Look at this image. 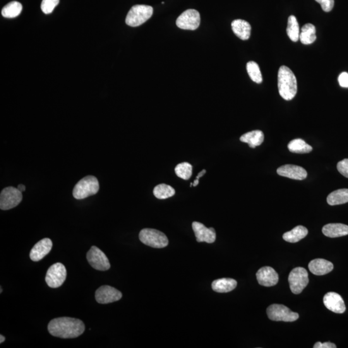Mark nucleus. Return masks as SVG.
Returning a JSON list of instances; mask_svg holds the SVG:
<instances>
[{"label": "nucleus", "instance_id": "f257e3e1", "mask_svg": "<svg viewBox=\"0 0 348 348\" xmlns=\"http://www.w3.org/2000/svg\"><path fill=\"white\" fill-rule=\"evenodd\" d=\"M85 326L80 319L60 318L52 319L48 325V331L54 337L74 338L83 334Z\"/></svg>", "mask_w": 348, "mask_h": 348}, {"label": "nucleus", "instance_id": "f03ea898", "mask_svg": "<svg viewBox=\"0 0 348 348\" xmlns=\"http://www.w3.org/2000/svg\"><path fill=\"white\" fill-rule=\"evenodd\" d=\"M278 88L283 99L290 101L297 92V81L295 74L287 66H281L278 72Z\"/></svg>", "mask_w": 348, "mask_h": 348}, {"label": "nucleus", "instance_id": "7ed1b4c3", "mask_svg": "<svg viewBox=\"0 0 348 348\" xmlns=\"http://www.w3.org/2000/svg\"><path fill=\"white\" fill-rule=\"evenodd\" d=\"M99 189L100 184L97 177L86 176L81 179L74 186L73 196L76 199H83L95 195Z\"/></svg>", "mask_w": 348, "mask_h": 348}, {"label": "nucleus", "instance_id": "20e7f679", "mask_svg": "<svg viewBox=\"0 0 348 348\" xmlns=\"http://www.w3.org/2000/svg\"><path fill=\"white\" fill-rule=\"evenodd\" d=\"M152 7L145 5H137L129 11L126 18V23L131 27H138L149 20L153 14Z\"/></svg>", "mask_w": 348, "mask_h": 348}, {"label": "nucleus", "instance_id": "39448f33", "mask_svg": "<svg viewBox=\"0 0 348 348\" xmlns=\"http://www.w3.org/2000/svg\"><path fill=\"white\" fill-rule=\"evenodd\" d=\"M139 237L143 244L154 248H165L169 244L166 235L155 229H143L139 233Z\"/></svg>", "mask_w": 348, "mask_h": 348}, {"label": "nucleus", "instance_id": "423d86ee", "mask_svg": "<svg viewBox=\"0 0 348 348\" xmlns=\"http://www.w3.org/2000/svg\"><path fill=\"white\" fill-rule=\"evenodd\" d=\"M289 282L293 294H301L309 283L308 272L304 268H294L290 273Z\"/></svg>", "mask_w": 348, "mask_h": 348}, {"label": "nucleus", "instance_id": "0eeeda50", "mask_svg": "<svg viewBox=\"0 0 348 348\" xmlns=\"http://www.w3.org/2000/svg\"><path fill=\"white\" fill-rule=\"evenodd\" d=\"M22 193L13 186L7 187L0 194V208L8 210L16 207L22 201Z\"/></svg>", "mask_w": 348, "mask_h": 348}, {"label": "nucleus", "instance_id": "6e6552de", "mask_svg": "<svg viewBox=\"0 0 348 348\" xmlns=\"http://www.w3.org/2000/svg\"><path fill=\"white\" fill-rule=\"evenodd\" d=\"M266 312L268 318L273 321L294 322L299 318L298 313L282 304H272L268 307Z\"/></svg>", "mask_w": 348, "mask_h": 348}, {"label": "nucleus", "instance_id": "1a4fd4ad", "mask_svg": "<svg viewBox=\"0 0 348 348\" xmlns=\"http://www.w3.org/2000/svg\"><path fill=\"white\" fill-rule=\"evenodd\" d=\"M67 270L63 264L57 263L52 265L48 270L45 281L50 288L57 289L66 281Z\"/></svg>", "mask_w": 348, "mask_h": 348}, {"label": "nucleus", "instance_id": "9d476101", "mask_svg": "<svg viewBox=\"0 0 348 348\" xmlns=\"http://www.w3.org/2000/svg\"><path fill=\"white\" fill-rule=\"evenodd\" d=\"M200 14L195 9H188L180 15L176 20L177 27L183 30H196L200 25Z\"/></svg>", "mask_w": 348, "mask_h": 348}, {"label": "nucleus", "instance_id": "9b49d317", "mask_svg": "<svg viewBox=\"0 0 348 348\" xmlns=\"http://www.w3.org/2000/svg\"><path fill=\"white\" fill-rule=\"evenodd\" d=\"M86 259L90 265L95 270L106 271L110 268L107 257L97 246H92L86 254Z\"/></svg>", "mask_w": 348, "mask_h": 348}, {"label": "nucleus", "instance_id": "f8f14e48", "mask_svg": "<svg viewBox=\"0 0 348 348\" xmlns=\"http://www.w3.org/2000/svg\"><path fill=\"white\" fill-rule=\"evenodd\" d=\"M121 292L110 286H102L97 290L96 300L98 303L105 304L119 301L122 298Z\"/></svg>", "mask_w": 348, "mask_h": 348}, {"label": "nucleus", "instance_id": "ddd939ff", "mask_svg": "<svg viewBox=\"0 0 348 348\" xmlns=\"http://www.w3.org/2000/svg\"><path fill=\"white\" fill-rule=\"evenodd\" d=\"M256 277L259 284L263 287H273L277 284L278 281V273L270 266H265L259 269L256 273Z\"/></svg>", "mask_w": 348, "mask_h": 348}, {"label": "nucleus", "instance_id": "4468645a", "mask_svg": "<svg viewBox=\"0 0 348 348\" xmlns=\"http://www.w3.org/2000/svg\"><path fill=\"white\" fill-rule=\"evenodd\" d=\"M323 302L329 310L334 312L335 313H343L345 311L344 300L337 293H327L324 297Z\"/></svg>", "mask_w": 348, "mask_h": 348}, {"label": "nucleus", "instance_id": "2eb2a0df", "mask_svg": "<svg viewBox=\"0 0 348 348\" xmlns=\"http://www.w3.org/2000/svg\"><path fill=\"white\" fill-rule=\"evenodd\" d=\"M193 229L196 235L197 241L205 242L207 243H213L216 240V234L214 229H208L202 223L194 222Z\"/></svg>", "mask_w": 348, "mask_h": 348}, {"label": "nucleus", "instance_id": "dca6fc26", "mask_svg": "<svg viewBox=\"0 0 348 348\" xmlns=\"http://www.w3.org/2000/svg\"><path fill=\"white\" fill-rule=\"evenodd\" d=\"M277 172L280 176L295 180H304L307 177V172L304 168L294 165H285L278 168Z\"/></svg>", "mask_w": 348, "mask_h": 348}, {"label": "nucleus", "instance_id": "f3484780", "mask_svg": "<svg viewBox=\"0 0 348 348\" xmlns=\"http://www.w3.org/2000/svg\"><path fill=\"white\" fill-rule=\"evenodd\" d=\"M52 248V242L49 238H45L38 242L34 246L30 252V258L31 260L38 262L44 258L47 254H49Z\"/></svg>", "mask_w": 348, "mask_h": 348}, {"label": "nucleus", "instance_id": "a211bd4d", "mask_svg": "<svg viewBox=\"0 0 348 348\" xmlns=\"http://www.w3.org/2000/svg\"><path fill=\"white\" fill-rule=\"evenodd\" d=\"M309 271L316 275H324L332 272L333 265L332 263L323 259H316L309 263Z\"/></svg>", "mask_w": 348, "mask_h": 348}, {"label": "nucleus", "instance_id": "6ab92c4d", "mask_svg": "<svg viewBox=\"0 0 348 348\" xmlns=\"http://www.w3.org/2000/svg\"><path fill=\"white\" fill-rule=\"evenodd\" d=\"M323 233L331 238L345 236L348 235V226L341 223H331L324 226Z\"/></svg>", "mask_w": 348, "mask_h": 348}, {"label": "nucleus", "instance_id": "aec40b11", "mask_svg": "<svg viewBox=\"0 0 348 348\" xmlns=\"http://www.w3.org/2000/svg\"><path fill=\"white\" fill-rule=\"evenodd\" d=\"M232 28L235 35L242 40H248L250 37L251 25L245 20L238 19L233 21Z\"/></svg>", "mask_w": 348, "mask_h": 348}, {"label": "nucleus", "instance_id": "412c9836", "mask_svg": "<svg viewBox=\"0 0 348 348\" xmlns=\"http://www.w3.org/2000/svg\"><path fill=\"white\" fill-rule=\"evenodd\" d=\"M236 280L230 278H222L215 280L212 282V288L213 291L218 293H228L232 292L237 287Z\"/></svg>", "mask_w": 348, "mask_h": 348}, {"label": "nucleus", "instance_id": "4be33fe9", "mask_svg": "<svg viewBox=\"0 0 348 348\" xmlns=\"http://www.w3.org/2000/svg\"><path fill=\"white\" fill-rule=\"evenodd\" d=\"M264 139L265 136L262 131H253L243 134L240 138V141L248 143L249 147L255 148L263 143Z\"/></svg>", "mask_w": 348, "mask_h": 348}, {"label": "nucleus", "instance_id": "5701e85b", "mask_svg": "<svg viewBox=\"0 0 348 348\" xmlns=\"http://www.w3.org/2000/svg\"><path fill=\"white\" fill-rule=\"evenodd\" d=\"M308 234V229L303 226L300 225L295 227L291 231L286 232L282 237L286 241L295 243L304 239Z\"/></svg>", "mask_w": 348, "mask_h": 348}, {"label": "nucleus", "instance_id": "b1692460", "mask_svg": "<svg viewBox=\"0 0 348 348\" xmlns=\"http://www.w3.org/2000/svg\"><path fill=\"white\" fill-rule=\"evenodd\" d=\"M317 39L315 27L311 23H306L301 28L299 40L302 44L310 45Z\"/></svg>", "mask_w": 348, "mask_h": 348}, {"label": "nucleus", "instance_id": "393cba45", "mask_svg": "<svg viewBox=\"0 0 348 348\" xmlns=\"http://www.w3.org/2000/svg\"><path fill=\"white\" fill-rule=\"evenodd\" d=\"M327 203L331 206L342 205L348 203V189H338L329 194Z\"/></svg>", "mask_w": 348, "mask_h": 348}, {"label": "nucleus", "instance_id": "a878e982", "mask_svg": "<svg viewBox=\"0 0 348 348\" xmlns=\"http://www.w3.org/2000/svg\"><path fill=\"white\" fill-rule=\"evenodd\" d=\"M288 148L290 152L297 153L311 152L313 148L301 139H295L289 143Z\"/></svg>", "mask_w": 348, "mask_h": 348}, {"label": "nucleus", "instance_id": "bb28decb", "mask_svg": "<svg viewBox=\"0 0 348 348\" xmlns=\"http://www.w3.org/2000/svg\"><path fill=\"white\" fill-rule=\"evenodd\" d=\"M288 37L292 42H297L300 37V28L296 17L290 16L288 20L287 28Z\"/></svg>", "mask_w": 348, "mask_h": 348}, {"label": "nucleus", "instance_id": "cd10ccee", "mask_svg": "<svg viewBox=\"0 0 348 348\" xmlns=\"http://www.w3.org/2000/svg\"><path fill=\"white\" fill-rule=\"evenodd\" d=\"M22 5L18 2H12L2 9V16L7 18H14L20 15L22 11Z\"/></svg>", "mask_w": 348, "mask_h": 348}, {"label": "nucleus", "instance_id": "c85d7f7f", "mask_svg": "<svg viewBox=\"0 0 348 348\" xmlns=\"http://www.w3.org/2000/svg\"><path fill=\"white\" fill-rule=\"evenodd\" d=\"M153 193L156 198L165 199L174 196L176 192L171 186L166 184H160L155 187Z\"/></svg>", "mask_w": 348, "mask_h": 348}, {"label": "nucleus", "instance_id": "c756f323", "mask_svg": "<svg viewBox=\"0 0 348 348\" xmlns=\"http://www.w3.org/2000/svg\"><path fill=\"white\" fill-rule=\"evenodd\" d=\"M247 72L249 78L256 83L260 84L263 82V76L258 64L255 61H249L246 65Z\"/></svg>", "mask_w": 348, "mask_h": 348}, {"label": "nucleus", "instance_id": "7c9ffc66", "mask_svg": "<svg viewBox=\"0 0 348 348\" xmlns=\"http://www.w3.org/2000/svg\"><path fill=\"white\" fill-rule=\"evenodd\" d=\"M175 172L180 178L188 180L193 174V166L188 163H180L175 169Z\"/></svg>", "mask_w": 348, "mask_h": 348}, {"label": "nucleus", "instance_id": "2f4dec72", "mask_svg": "<svg viewBox=\"0 0 348 348\" xmlns=\"http://www.w3.org/2000/svg\"><path fill=\"white\" fill-rule=\"evenodd\" d=\"M59 3V0H43L41 4V9L43 13L49 14L52 13Z\"/></svg>", "mask_w": 348, "mask_h": 348}, {"label": "nucleus", "instance_id": "473e14b6", "mask_svg": "<svg viewBox=\"0 0 348 348\" xmlns=\"http://www.w3.org/2000/svg\"><path fill=\"white\" fill-rule=\"evenodd\" d=\"M315 1L321 5L322 9L326 13L332 11L334 7V0H315Z\"/></svg>", "mask_w": 348, "mask_h": 348}, {"label": "nucleus", "instance_id": "72a5a7b5", "mask_svg": "<svg viewBox=\"0 0 348 348\" xmlns=\"http://www.w3.org/2000/svg\"><path fill=\"white\" fill-rule=\"evenodd\" d=\"M338 171L343 176L348 178V159H344L340 161L337 164Z\"/></svg>", "mask_w": 348, "mask_h": 348}, {"label": "nucleus", "instance_id": "f704fd0d", "mask_svg": "<svg viewBox=\"0 0 348 348\" xmlns=\"http://www.w3.org/2000/svg\"><path fill=\"white\" fill-rule=\"evenodd\" d=\"M338 83L343 88H348V73H342L340 74L338 78Z\"/></svg>", "mask_w": 348, "mask_h": 348}, {"label": "nucleus", "instance_id": "c9c22d12", "mask_svg": "<svg viewBox=\"0 0 348 348\" xmlns=\"http://www.w3.org/2000/svg\"><path fill=\"white\" fill-rule=\"evenodd\" d=\"M314 348H336V345L332 342H325L322 343L321 342H318L315 343L313 345Z\"/></svg>", "mask_w": 348, "mask_h": 348}, {"label": "nucleus", "instance_id": "e433bc0d", "mask_svg": "<svg viewBox=\"0 0 348 348\" xmlns=\"http://www.w3.org/2000/svg\"><path fill=\"white\" fill-rule=\"evenodd\" d=\"M18 189L19 191H21V193H23V192L25 191V186L23 185V184H19L18 186Z\"/></svg>", "mask_w": 348, "mask_h": 348}, {"label": "nucleus", "instance_id": "4c0bfd02", "mask_svg": "<svg viewBox=\"0 0 348 348\" xmlns=\"http://www.w3.org/2000/svg\"><path fill=\"white\" fill-rule=\"evenodd\" d=\"M205 173H206L205 170H202V171H201L200 173H199L198 176H197L196 179H199V178H200V177H202L203 176H204V175L205 174Z\"/></svg>", "mask_w": 348, "mask_h": 348}, {"label": "nucleus", "instance_id": "58836bf2", "mask_svg": "<svg viewBox=\"0 0 348 348\" xmlns=\"http://www.w3.org/2000/svg\"><path fill=\"white\" fill-rule=\"evenodd\" d=\"M5 340H6V338H5L4 336L2 335H0V343L2 344V343H3L5 341Z\"/></svg>", "mask_w": 348, "mask_h": 348}, {"label": "nucleus", "instance_id": "ea45409f", "mask_svg": "<svg viewBox=\"0 0 348 348\" xmlns=\"http://www.w3.org/2000/svg\"><path fill=\"white\" fill-rule=\"evenodd\" d=\"M1 289V290H1V294H2V288L1 287V289Z\"/></svg>", "mask_w": 348, "mask_h": 348}]
</instances>
